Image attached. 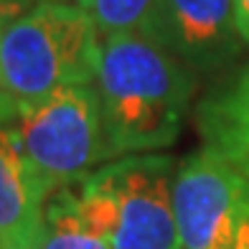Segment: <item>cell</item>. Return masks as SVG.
Instances as JSON below:
<instances>
[{
	"label": "cell",
	"instance_id": "obj_1",
	"mask_svg": "<svg viewBox=\"0 0 249 249\" xmlns=\"http://www.w3.org/2000/svg\"><path fill=\"white\" fill-rule=\"evenodd\" d=\"M112 158L165 150L178 140L196 71L142 31L102 38L97 74Z\"/></svg>",
	"mask_w": 249,
	"mask_h": 249
},
{
	"label": "cell",
	"instance_id": "obj_2",
	"mask_svg": "<svg viewBox=\"0 0 249 249\" xmlns=\"http://www.w3.org/2000/svg\"><path fill=\"white\" fill-rule=\"evenodd\" d=\"M102 36L76 0H46L5 23L0 36V92L36 102L64 87L94 84Z\"/></svg>",
	"mask_w": 249,
	"mask_h": 249
},
{
	"label": "cell",
	"instance_id": "obj_4",
	"mask_svg": "<svg viewBox=\"0 0 249 249\" xmlns=\"http://www.w3.org/2000/svg\"><path fill=\"white\" fill-rule=\"evenodd\" d=\"M13 122L28 163L49 196L115 160L97 84L64 87L36 102L13 99Z\"/></svg>",
	"mask_w": 249,
	"mask_h": 249
},
{
	"label": "cell",
	"instance_id": "obj_7",
	"mask_svg": "<svg viewBox=\"0 0 249 249\" xmlns=\"http://www.w3.org/2000/svg\"><path fill=\"white\" fill-rule=\"evenodd\" d=\"M49 198L18 140L13 99L0 92V249H38Z\"/></svg>",
	"mask_w": 249,
	"mask_h": 249
},
{
	"label": "cell",
	"instance_id": "obj_6",
	"mask_svg": "<svg viewBox=\"0 0 249 249\" xmlns=\"http://www.w3.org/2000/svg\"><path fill=\"white\" fill-rule=\"evenodd\" d=\"M142 33L194 71L221 69L244 43L231 0H158Z\"/></svg>",
	"mask_w": 249,
	"mask_h": 249
},
{
	"label": "cell",
	"instance_id": "obj_13",
	"mask_svg": "<svg viewBox=\"0 0 249 249\" xmlns=\"http://www.w3.org/2000/svg\"><path fill=\"white\" fill-rule=\"evenodd\" d=\"M234 249H249V221L244 224V229L239 234V239H236V247Z\"/></svg>",
	"mask_w": 249,
	"mask_h": 249
},
{
	"label": "cell",
	"instance_id": "obj_15",
	"mask_svg": "<svg viewBox=\"0 0 249 249\" xmlns=\"http://www.w3.org/2000/svg\"><path fill=\"white\" fill-rule=\"evenodd\" d=\"M76 3H82V0H76Z\"/></svg>",
	"mask_w": 249,
	"mask_h": 249
},
{
	"label": "cell",
	"instance_id": "obj_14",
	"mask_svg": "<svg viewBox=\"0 0 249 249\" xmlns=\"http://www.w3.org/2000/svg\"><path fill=\"white\" fill-rule=\"evenodd\" d=\"M3 28H5V20L0 18V36H3Z\"/></svg>",
	"mask_w": 249,
	"mask_h": 249
},
{
	"label": "cell",
	"instance_id": "obj_5",
	"mask_svg": "<svg viewBox=\"0 0 249 249\" xmlns=\"http://www.w3.org/2000/svg\"><path fill=\"white\" fill-rule=\"evenodd\" d=\"M173 209L183 249H234L249 221V176L203 145L178 165Z\"/></svg>",
	"mask_w": 249,
	"mask_h": 249
},
{
	"label": "cell",
	"instance_id": "obj_10",
	"mask_svg": "<svg viewBox=\"0 0 249 249\" xmlns=\"http://www.w3.org/2000/svg\"><path fill=\"white\" fill-rule=\"evenodd\" d=\"M158 0H82V5L92 16L102 38L117 36L127 31H142L148 26Z\"/></svg>",
	"mask_w": 249,
	"mask_h": 249
},
{
	"label": "cell",
	"instance_id": "obj_8",
	"mask_svg": "<svg viewBox=\"0 0 249 249\" xmlns=\"http://www.w3.org/2000/svg\"><path fill=\"white\" fill-rule=\"evenodd\" d=\"M196 122L203 145L216 148L249 176V66L201 99Z\"/></svg>",
	"mask_w": 249,
	"mask_h": 249
},
{
	"label": "cell",
	"instance_id": "obj_12",
	"mask_svg": "<svg viewBox=\"0 0 249 249\" xmlns=\"http://www.w3.org/2000/svg\"><path fill=\"white\" fill-rule=\"evenodd\" d=\"M234 5V23L239 31V38L249 43V0H231Z\"/></svg>",
	"mask_w": 249,
	"mask_h": 249
},
{
	"label": "cell",
	"instance_id": "obj_3",
	"mask_svg": "<svg viewBox=\"0 0 249 249\" xmlns=\"http://www.w3.org/2000/svg\"><path fill=\"white\" fill-rule=\"evenodd\" d=\"M171 155L115 158L74 186L84 216L115 249H183L173 209Z\"/></svg>",
	"mask_w": 249,
	"mask_h": 249
},
{
	"label": "cell",
	"instance_id": "obj_9",
	"mask_svg": "<svg viewBox=\"0 0 249 249\" xmlns=\"http://www.w3.org/2000/svg\"><path fill=\"white\" fill-rule=\"evenodd\" d=\"M38 249H115L112 242L84 216L74 186H64L49 198L46 231Z\"/></svg>",
	"mask_w": 249,
	"mask_h": 249
},
{
	"label": "cell",
	"instance_id": "obj_11",
	"mask_svg": "<svg viewBox=\"0 0 249 249\" xmlns=\"http://www.w3.org/2000/svg\"><path fill=\"white\" fill-rule=\"evenodd\" d=\"M41 3H46V0H0V18H3L5 23H10V20L31 13V10L38 8Z\"/></svg>",
	"mask_w": 249,
	"mask_h": 249
}]
</instances>
